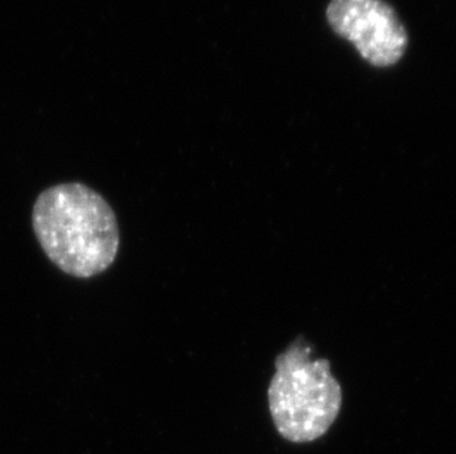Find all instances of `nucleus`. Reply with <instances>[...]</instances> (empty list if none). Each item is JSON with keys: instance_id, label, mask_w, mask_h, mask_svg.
I'll use <instances>...</instances> for the list:
<instances>
[{"instance_id": "2", "label": "nucleus", "mask_w": 456, "mask_h": 454, "mask_svg": "<svg viewBox=\"0 0 456 454\" xmlns=\"http://www.w3.org/2000/svg\"><path fill=\"white\" fill-rule=\"evenodd\" d=\"M267 395L273 424L289 442L318 440L340 413V384L327 361H312L305 344H294L278 357Z\"/></svg>"}, {"instance_id": "1", "label": "nucleus", "mask_w": 456, "mask_h": 454, "mask_svg": "<svg viewBox=\"0 0 456 454\" xmlns=\"http://www.w3.org/2000/svg\"><path fill=\"white\" fill-rule=\"evenodd\" d=\"M33 229L49 260L74 278L103 273L120 248L111 206L86 184H56L40 193Z\"/></svg>"}, {"instance_id": "3", "label": "nucleus", "mask_w": 456, "mask_h": 454, "mask_svg": "<svg viewBox=\"0 0 456 454\" xmlns=\"http://www.w3.org/2000/svg\"><path fill=\"white\" fill-rule=\"evenodd\" d=\"M327 18L332 30L354 44L362 58L375 67H390L405 55V26L383 0H331Z\"/></svg>"}]
</instances>
